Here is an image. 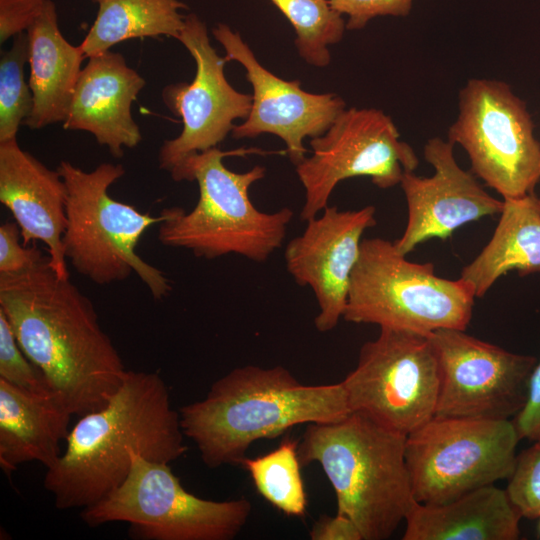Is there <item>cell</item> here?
<instances>
[{
  "label": "cell",
  "mask_w": 540,
  "mask_h": 540,
  "mask_svg": "<svg viewBox=\"0 0 540 540\" xmlns=\"http://www.w3.org/2000/svg\"><path fill=\"white\" fill-rule=\"evenodd\" d=\"M0 310L18 344L73 415L105 407L126 370L93 303L50 257L18 273H0Z\"/></svg>",
  "instance_id": "cell-1"
},
{
  "label": "cell",
  "mask_w": 540,
  "mask_h": 540,
  "mask_svg": "<svg viewBox=\"0 0 540 540\" xmlns=\"http://www.w3.org/2000/svg\"><path fill=\"white\" fill-rule=\"evenodd\" d=\"M184 438L160 375L128 370L108 404L70 429L59 459L46 469L44 488L58 509H85L126 479L130 450L170 464L187 452Z\"/></svg>",
  "instance_id": "cell-2"
},
{
  "label": "cell",
  "mask_w": 540,
  "mask_h": 540,
  "mask_svg": "<svg viewBox=\"0 0 540 540\" xmlns=\"http://www.w3.org/2000/svg\"><path fill=\"white\" fill-rule=\"evenodd\" d=\"M178 412L185 437L209 468L241 465L254 442L293 426L335 422L352 413L342 382L305 385L279 365L234 368L203 399Z\"/></svg>",
  "instance_id": "cell-3"
},
{
  "label": "cell",
  "mask_w": 540,
  "mask_h": 540,
  "mask_svg": "<svg viewBox=\"0 0 540 540\" xmlns=\"http://www.w3.org/2000/svg\"><path fill=\"white\" fill-rule=\"evenodd\" d=\"M405 444V435L352 412L335 422L307 424L298 456L301 465L322 467L337 513L355 522L363 540H385L416 502Z\"/></svg>",
  "instance_id": "cell-4"
},
{
  "label": "cell",
  "mask_w": 540,
  "mask_h": 540,
  "mask_svg": "<svg viewBox=\"0 0 540 540\" xmlns=\"http://www.w3.org/2000/svg\"><path fill=\"white\" fill-rule=\"evenodd\" d=\"M253 152L262 153L255 148L222 151L215 147L190 156L173 169L174 181L197 182L199 198L189 212L180 207L161 211L159 241L205 259L235 254L256 263L267 261L282 246L294 213L288 207L263 212L251 202L249 189L265 177V167L256 165L237 173L223 163L227 156Z\"/></svg>",
  "instance_id": "cell-5"
},
{
  "label": "cell",
  "mask_w": 540,
  "mask_h": 540,
  "mask_svg": "<svg viewBox=\"0 0 540 540\" xmlns=\"http://www.w3.org/2000/svg\"><path fill=\"white\" fill-rule=\"evenodd\" d=\"M67 188L63 252L72 267L98 285L126 280L135 273L154 299L172 290L165 274L143 260L136 246L143 234L163 221L112 198L109 188L124 174L121 164L102 163L84 171L69 161L57 167Z\"/></svg>",
  "instance_id": "cell-6"
},
{
  "label": "cell",
  "mask_w": 540,
  "mask_h": 540,
  "mask_svg": "<svg viewBox=\"0 0 540 540\" xmlns=\"http://www.w3.org/2000/svg\"><path fill=\"white\" fill-rule=\"evenodd\" d=\"M474 299L461 278L437 276L432 263L407 260L394 242L367 238L351 275L343 319L428 336L439 329L465 330Z\"/></svg>",
  "instance_id": "cell-7"
},
{
  "label": "cell",
  "mask_w": 540,
  "mask_h": 540,
  "mask_svg": "<svg viewBox=\"0 0 540 540\" xmlns=\"http://www.w3.org/2000/svg\"><path fill=\"white\" fill-rule=\"evenodd\" d=\"M131 468L122 484L97 503L82 509L89 527L129 524L140 540H232L252 511L246 498L214 501L188 492L170 465L130 450Z\"/></svg>",
  "instance_id": "cell-8"
},
{
  "label": "cell",
  "mask_w": 540,
  "mask_h": 540,
  "mask_svg": "<svg viewBox=\"0 0 540 540\" xmlns=\"http://www.w3.org/2000/svg\"><path fill=\"white\" fill-rule=\"evenodd\" d=\"M514 422L434 416L406 436L414 499L441 504L508 479L520 441Z\"/></svg>",
  "instance_id": "cell-9"
},
{
  "label": "cell",
  "mask_w": 540,
  "mask_h": 540,
  "mask_svg": "<svg viewBox=\"0 0 540 540\" xmlns=\"http://www.w3.org/2000/svg\"><path fill=\"white\" fill-rule=\"evenodd\" d=\"M526 104L502 81L470 79L459 94V114L448 140L460 145L472 173L503 199L534 193L540 143Z\"/></svg>",
  "instance_id": "cell-10"
},
{
  "label": "cell",
  "mask_w": 540,
  "mask_h": 540,
  "mask_svg": "<svg viewBox=\"0 0 540 540\" xmlns=\"http://www.w3.org/2000/svg\"><path fill=\"white\" fill-rule=\"evenodd\" d=\"M341 382L351 412L391 431L407 436L435 416L440 373L428 336L380 328Z\"/></svg>",
  "instance_id": "cell-11"
},
{
  "label": "cell",
  "mask_w": 540,
  "mask_h": 540,
  "mask_svg": "<svg viewBox=\"0 0 540 540\" xmlns=\"http://www.w3.org/2000/svg\"><path fill=\"white\" fill-rule=\"evenodd\" d=\"M310 146L311 156L295 166L305 190L300 218L306 222L328 206L339 182L364 176L388 189L419 165L392 119L376 108L345 109L324 134L310 140Z\"/></svg>",
  "instance_id": "cell-12"
},
{
  "label": "cell",
  "mask_w": 540,
  "mask_h": 540,
  "mask_svg": "<svg viewBox=\"0 0 540 540\" xmlns=\"http://www.w3.org/2000/svg\"><path fill=\"white\" fill-rule=\"evenodd\" d=\"M438 361L435 416L505 420L527 399L533 356L516 354L459 329L428 335Z\"/></svg>",
  "instance_id": "cell-13"
},
{
  "label": "cell",
  "mask_w": 540,
  "mask_h": 540,
  "mask_svg": "<svg viewBox=\"0 0 540 540\" xmlns=\"http://www.w3.org/2000/svg\"><path fill=\"white\" fill-rule=\"evenodd\" d=\"M177 40L193 57L196 73L192 82L170 84L162 91L163 102L183 124L181 133L164 141L159 151V166L169 173L190 156L217 147L232 132L235 120L247 118L252 106V95L227 81V61L211 45L199 16H185Z\"/></svg>",
  "instance_id": "cell-14"
},
{
  "label": "cell",
  "mask_w": 540,
  "mask_h": 540,
  "mask_svg": "<svg viewBox=\"0 0 540 540\" xmlns=\"http://www.w3.org/2000/svg\"><path fill=\"white\" fill-rule=\"evenodd\" d=\"M212 33L223 46L226 61H236L244 67L253 89L250 113L243 123L234 126L233 138L278 136L296 166L306 157L305 138L324 134L346 109L345 101L332 92L305 91L299 81H287L273 74L259 63L239 32L228 25L218 23Z\"/></svg>",
  "instance_id": "cell-15"
},
{
  "label": "cell",
  "mask_w": 540,
  "mask_h": 540,
  "mask_svg": "<svg viewBox=\"0 0 540 540\" xmlns=\"http://www.w3.org/2000/svg\"><path fill=\"white\" fill-rule=\"evenodd\" d=\"M375 214L373 205L358 210L327 206L286 244V269L299 286L313 291L319 307L314 324L320 332L334 329L343 318L362 236L376 225Z\"/></svg>",
  "instance_id": "cell-16"
},
{
  "label": "cell",
  "mask_w": 540,
  "mask_h": 540,
  "mask_svg": "<svg viewBox=\"0 0 540 540\" xmlns=\"http://www.w3.org/2000/svg\"><path fill=\"white\" fill-rule=\"evenodd\" d=\"M453 148L449 140L429 139L424 158L433 166L434 174L419 177L406 172L402 177L408 218L394 245L405 256L422 242L447 239L459 227L502 211L503 200L490 195L473 173L459 166Z\"/></svg>",
  "instance_id": "cell-17"
},
{
  "label": "cell",
  "mask_w": 540,
  "mask_h": 540,
  "mask_svg": "<svg viewBox=\"0 0 540 540\" xmlns=\"http://www.w3.org/2000/svg\"><path fill=\"white\" fill-rule=\"evenodd\" d=\"M67 188L57 170H51L17 139L0 143V202L18 224L22 243L41 241L61 278H70L63 252Z\"/></svg>",
  "instance_id": "cell-18"
},
{
  "label": "cell",
  "mask_w": 540,
  "mask_h": 540,
  "mask_svg": "<svg viewBox=\"0 0 540 540\" xmlns=\"http://www.w3.org/2000/svg\"><path fill=\"white\" fill-rule=\"evenodd\" d=\"M88 59L63 128L92 134L98 144L120 158L124 148H134L142 140L131 108L146 82L120 53L109 50Z\"/></svg>",
  "instance_id": "cell-19"
},
{
  "label": "cell",
  "mask_w": 540,
  "mask_h": 540,
  "mask_svg": "<svg viewBox=\"0 0 540 540\" xmlns=\"http://www.w3.org/2000/svg\"><path fill=\"white\" fill-rule=\"evenodd\" d=\"M73 416L56 394H35L0 379V466L11 474L26 462L49 468L59 459Z\"/></svg>",
  "instance_id": "cell-20"
},
{
  "label": "cell",
  "mask_w": 540,
  "mask_h": 540,
  "mask_svg": "<svg viewBox=\"0 0 540 540\" xmlns=\"http://www.w3.org/2000/svg\"><path fill=\"white\" fill-rule=\"evenodd\" d=\"M520 512L494 484L441 504L415 502L406 515L403 540H516Z\"/></svg>",
  "instance_id": "cell-21"
},
{
  "label": "cell",
  "mask_w": 540,
  "mask_h": 540,
  "mask_svg": "<svg viewBox=\"0 0 540 540\" xmlns=\"http://www.w3.org/2000/svg\"><path fill=\"white\" fill-rule=\"evenodd\" d=\"M27 39L33 110L24 124L41 129L63 123L86 57L82 46L65 39L51 0H47L42 13L27 30Z\"/></svg>",
  "instance_id": "cell-22"
},
{
  "label": "cell",
  "mask_w": 540,
  "mask_h": 540,
  "mask_svg": "<svg viewBox=\"0 0 540 540\" xmlns=\"http://www.w3.org/2000/svg\"><path fill=\"white\" fill-rule=\"evenodd\" d=\"M510 271L540 273V208L532 193L503 199L498 224L481 252L461 271L475 297H482Z\"/></svg>",
  "instance_id": "cell-23"
},
{
  "label": "cell",
  "mask_w": 540,
  "mask_h": 540,
  "mask_svg": "<svg viewBox=\"0 0 540 540\" xmlns=\"http://www.w3.org/2000/svg\"><path fill=\"white\" fill-rule=\"evenodd\" d=\"M98 11L80 44L87 58L102 54L114 45L134 38L168 36L178 38L184 27L179 0H94Z\"/></svg>",
  "instance_id": "cell-24"
},
{
  "label": "cell",
  "mask_w": 540,
  "mask_h": 540,
  "mask_svg": "<svg viewBox=\"0 0 540 540\" xmlns=\"http://www.w3.org/2000/svg\"><path fill=\"white\" fill-rule=\"evenodd\" d=\"M258 493L273 507L289 516H302L307 500L298 456V441L286 438L273 451L242 464Z\"/></svg>",
  "instance_id": "cell-25"
},
{
  "label": "cell",
  "mask_w": 540,
  "mask_h": 540,
  "mask_svg": "<svg viewBox=\"0 0 540 540\" xmlns=\"http://www.w3.org/2000/svg\"><path fill=\"white\" fill-rule=\"evenodd\" d=\"M295 30V45L302 59L315 67L331 60L329 46L343 38L346 21L328 0H269Z\"/></svg>",
  "instance_id": "cell-26"
},
{
  "label": "cell",
  "mask_w": 540,
  "mask_h": 540,
  "mask_svg": "<svg viewBox=\"0 0 540 540\" xmlns=\"http://www.w3.org/2000/svg\"><path fill=\"white\" fill-rule=\"evenodd\" d=\"M29 59L27 34L14 37L0 59V143L16 139L33 110V93L24 77Z\"/></svg>",
  "instance_id": "cell-27"
},
{
  "label": "cell",
  "mask_w": 540,
  "mask_h": 540,
  "mask_svg": "<svg viewBox=\"0 0 540 540\" xmlns=\"http://www.w3.org/2000/svg\"><path fill=\"white\" fill-rule=\"evenodd\" d=\"M0 379L24 391L48 395L55 393L42 371L26 356L0 310Z\"/></svg>",
  "instance_id": "cell-28"
},
{
  "label": "cell",
  "mask_w": 540,
  "mask_h": 540,
  "mask_svg": "<svg viewBox=\"0 0 540 540\" xmlns=\"http://www.w3.org/2000/svg\"><path fill=\"white\" fill-rule=\"evenodd\" d=\"M521 452L511 476L507 494L522 517H540V439Z\"/></svg>",
  "instance_id": "cell-29"
},
{
  "label": "cell",
  "mask_w": 540,
  "mask_h": 540,
  "mask_svg": "<svg viewBox=\"0 0 540 540\" xmlns=\"http://www.w3.org/2000/svg\"><path fill=\"white\" fill-rule=\"evenodd\" d=\"M414 0H328L330 6L347 15L346 29L360 30L378 16H407Z\"/></svg>",
  "instance_id": "cell-30"
},
{
  "label": "cell",
  "mask_w": 540,
  "mask_h": 540,
  "mask_svg": "<svg viewBox=\"0 0 540 540\" xmlns=\"http://www.w3.org/2000/svg\"><path fill=\"white\" fill-rule=\"evenodd\" d=\"M21 240V231L15 221L0 226V273L24 271L45 256L37 246H25Z\"/></svg>",
  "instance_id": "cell-31"
},
{
  "label": "cell",
  "mask_w": 540,
  "mask_h": 540,
  "mask_svg": "<svg viewBox=\"0 0 540 540\" xmlns=\"http://www.w3.org/2000/svg\"><path fill=\"white\" fill-rule=\"evenodd\" d=\"M47 0H0V42L27 31L42 13Z\"/></svg>",
  "instance_id": "cell-32"
},
{
  "label": "cell",
  "mask_w": 540,
  "mask_h": 540,
  "mask_svg": "<svg viewBox=\"0 0 540 540\" xmlns=\"http://www.w3.org/2000/svg\"><path fill=\"white\" fill-rule=\"evenodd\" d=\"M513 422L520 439H540V361L531 372L526 403Z\"/></svg>",
  "instance_id": "cell-33"
},
{
  "label": "cell",
  "mask_w": 540,
  "mask_h": 540,
  "mask_svg": "<svg viewBox=\"0 0 540 540\" xmlns=\"http://www.w3.org/2000/svg\"><path fill=\"white\" fill-rule=\"evenodd\" d=\"M312 540H363L355 522L344 514L321 516L309 532Z\"/></svg>",
  "instance_id": "cell-34"
},
{
  "label": "cell",
  "mask_w": 540,
  "mask_h": 540,
  "mask_svg": "<svg viewBox=\"0 0 540 540\" xmlns=\"http://www.w3.org/2000/svg\"><path fill=\"white\" fill-rule=\"evenodd\" d=\"M538 204H539V208H540V197H538Z\"/></svg>",
  "instance_id": "cell-35"
},
{
  "label": "cell",
  "mask_w": 540,
  "mask_h": 540,
  "mask_svg": "<svg viewBox=\"0 0 540 540\" xmlns=\"http://www.w3.org/2000/svg\"><path fill=\"white\" fill-rule=\"evenodd\" d=\"M540 518V517H539ZM539 533H540V521H539Z\"/></svg>",
  "instance_id": "cell-36"
}]
</instances>
